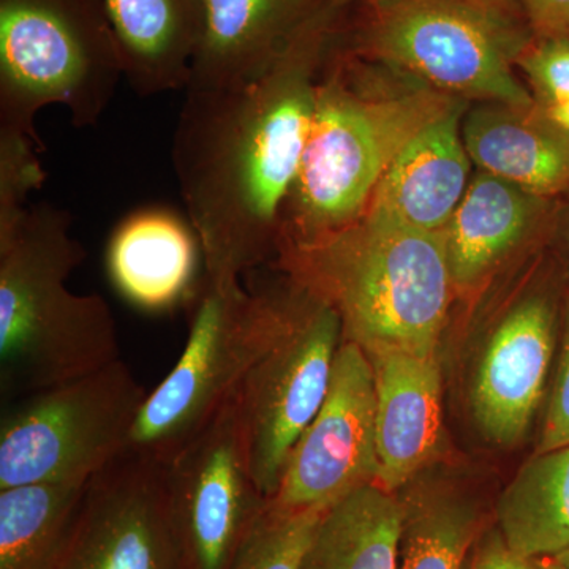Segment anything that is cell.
<instances>
[{"label": "cell", "mask_w": 569, "mask_h": 569, "mask_svg": "<svg viewBox=\"0 0 569 569\" xmlns=\"http://www.w3.org/2000/svg\"><path fill=\"white\" fill-rule=\"evenodd\" d=\"M337 11L325 0L250 84L186 91L171 157L212 279H241L279 253Z\"/></svg>", "instance_id": "1"}, {"label": "cell", "mask_w": 569, "mask_h": 569, "mask_svg": "<svg viewBox=\"0 0 569 569\" xmlns=\"http://www.w3.org/2000/svg\"><path fill=\"white\" fill-rule=\"evenodd\" d=\"M277 264L335 307L343 340L367 355L437 353L455 288L445 231L367 208L342 230L283 250Z\"/></svg>", "instance_id": "2"}, {"label": "cell", "mask_w": 569, "mask_h": 569, "mask_svg": "<svg viewBox=\"0 0 569 569\" xmlns=\"http://www.w3.org/2000/svg\"><path fill=\"white\" fill-rule=\"evenodd\" d=\"M377 84L373 70L347 56L321 69L301 168L280 212L279 253L355 222L408 142L462 103L427 84Z\"/></svg>", "instance_id": "3"}, {"label": "cell", "mask_w": 569, "mask_h": 569, "mask_svg": "<svg viewBox=\"0 0 569 569\" xmlns=\"http://www.w3.org/2000/svg\"><path fill=\"white\" fill-rule=\"evenodd\" d=\"M84 258L71 236V213L51 203L29 206L17 230L0 242L3 406L121 359L108 302L67 288Z\"/></svg>", "instance_id": "4"}, {"label": "cell", "mask_w": 569, "mask_h": 569, "mask_svg": "<svg viewBox=\"0 0 569 569\" xmlns=\"http://www.w3.org/2000/svg\"><path fill=\"white\" fill-rule=\"evenodd\" d=\"M121 78L103 0H0V132L41 144L36 119L51 104L97 126Z\"/></svg>", "instance_id": "5"}, {"label": "cell", "mask_w": 569, "mask_h": 569, "mask_svg": "<svg viewBox=\"0 0 569 569\" xmlns=\"http://www.w3.org/2000/svg\"><path fill=\"white\" fill-rule=\"evenodd\" d=\"M187 305L186 348L149 392L127 448L163 463L216 418L272 346L283 320V287L249 290L241 279L204 274Z\"/></svg>", "instance_id": "6"}, {"label": "cell", "mask_w": 569, "mask_h": 569, "mask_svg": "<svg viewBox=\"0 0 569 569\" xmlns=\"http://www.w3.org/2000/svg\"><path fill=\"white\" fill-rule=\"evenodd\" d=\"M148 392L129 366L112 365L3 406L0 490L91 481L129 448Z\"/></svg>", "instance_id": "7"}, {"label": "cell", "mask_w": 569, "mask_h": 569, "mask_svg": "<svg viewBox=\"0 0 569 569\" xmlns=\"http://www.w3.org/2000/svg\"><path fill=\"white\" fill-rule=\"evenodd\" d=\"M533 40L515 20L463 0H388L361 52L459 100L529 104L533 93L512 66Z\"/></svg>", "instance_id": "8"}, {"label": "cell", "mask_w": 569, "mask_h": 569, "mask_svg": "<svg viewBox=\"0 0 569 569\" xmlns=\"http://www.w3.org/2000/svg\"><path fill=\"white\" fill-rule=\"evenodd\" d=\"M342 342L335 307L288 277L279 335L236 392L250 470L268 500L296 441L323 406Z\"/></svg>", "instance_id": "9"}, {"label": "cell", "mask_w": 569, "mask_h": 569, "mask_svg": "<svg viewBox=\"0 0 569 569\" xmlns=\"http://www.w3.org/2000/svg\"><path fill=\"white\" fill-rule=\"evenodd\" d=\"M164 467L187 569H228L271 501L252 477L236 395Z\"/></svg>", "instance_id": "10"}, {"label": "cell", "mask_w": 569, "mask_h": 569, "mask_svg": "<svg viewBox=\"0 0 569 569\" xmlns=\"http://www.w3.org/2000/svg\"><path fill=\"white\" fill-rule=\"evenodd\" d=\"M376 376L369 356L343 340L323 406L296 441L277 507L326 509L378 479Z\"/></svg>", "instance_id": "11"}, {"label": "cell", "mask_w": 569, "mask_h": 569, "mask_svg": "<svg viewBox=\"0 0 569 569\" xmlns=\"http://www.w3.org/2000/svg\"><path fill=\"white\" fill-rule=\"evenodd\" d=\"M58 569H187L164 463L127 449L96 475Z\"/></svg>", "instance_id": "12"}, {"label": "cell", "mask_w": 569, "mask_h": 569, "mask_svg": "<svg viewBox=\"0 0 569 569\" xmlns=\"http://www.w3.org/2000/svg\"><path fill=\"white\" fill-rule=\"evenodd\" d=\"M567 291L561 274L520 299L490 336L479 361L471 406L481 432L500 447L523 440L548 395Z\"/></svg>", "instance_id": "13"}, {"label": "cell", "mask_w": 569, "mask_h": 569, "mask_svg": "<svg viewBox=\"0 0 569 569\" xmlns=\"http://www.w3.org/2000/svg\"><path fill=\"white\" fill-rule=\"evenodd\" d=\"M325 0H201L187 89L250 84L271 69Z\"/></svg>", "instance_id": "14"}, {"label": "cell", "mask_w": 569, "mask_h": 569, "mask_svg": "<svg viewBox=\"0 0 569 569\" xmlns=\"http://www.w3.org/2000/svg\"><path fill=\"white\" fill-rule=\"evenodd\" d=\"M367 356L376 376L377 485L397 493L440 447V366L436 353L380 351Z\"/></svg>", "instance_id": "15"}, {"label": "cell", "mask_w": 569, "mask_h": 569, "mask_svg": "<svg viewBox=\"0 0 569 569\" xmlns=\"http://www.w3.org/2000/svg\"><path fill=\"white\" fill-rule=\"evenodd\" d=\"M462 134L479 171L546 200L569 193V130L537 100L481 103L463 119Z\"/></svg>", "instance_id": "16"}, {"label": "cell", "mask_w": 569, "mask_h": 569, "mask_svg": "<svg viewBox=\"0 0 569 569\" xmlns=\"http://www.w3.org/2000/svg\"><path fill=\"white\" fill-rule=\"evenodd\" d=\"M200 239L189 219L163 208L130 213L112 231L107 271L112 284L134 307L167 312L189 302L200 280Z\"/></svg>", "instance_id": "17"}, {"label": "cell", "mask_w": 569, "mask_h": 569, "mask_svg": "<svg viewBox=\"0 0 569 569\" xmlns=\"http://www.w3.org/2000/svg\"><path fill=\"white\" fill-rule=\"evenodd\" d=\"M463 104L430 122L396 157L369 209L426 231H445L470 183Z\"/></svg>", "instance_id": "18"}, {"label": "cell", "mask_w": 569, "mask_h": 569, "mask_svg": "<svg viewBox=\"0 0 569 569\" xmlns=\"http://www.w3.org/2000/svg\"><path fill=\"white\" fill-rule=\"evenodd\" d=\"M556 211L557 200L479 171L445 228L455 287H473L531 234L552 231Z\"/></svg>", "instance_id": "19"}, {"label": "cell", "mask_w": 569, "mask_h": 569, "mask_svg": "<svg viewBox=\"0 0 569 569\" xmlns=\"http://www.w3.org/2000/svg\"><path fill=\"white\" fill-rule=\"evenodd\" d=\"M123 78L138 96L183 91L201 31V0H103Z\"/></svg>", "instance_id": "20"}, {"label": "cell", "mask_w": 569, "mask_h": 569, "mask_svg": "<svg viewBox=\"0 0 569 569\" xmlns=\"http://www.w3.org/2000/svg\"><path fill=\"white\" fill-rule=\"evenodd\" d=\"M403 505L377 482L325 509L301 569H396Z\"/></svg>", "instance_id": "21"}, {"label": "cell", "mask_w": 569, "mask_h": 569, "mask_svg": "<svg viewBox=\"0 0 569 569\" xmlns=\"http://www.w3.org/2000/svg\"><path fill=\"white\" fill-rule=\"evenodd\" d=\"M89 482L0 490V569H58L80 522Z\"/></svg>", "instance_id": "22"}, {"label": "cell", "mask_w": 569, "mask_h": 569, "mask_svg": "<svg viewBox=\"0 0 569 569\" xmlns=\"http://www.w3.org/2000/svg\"><path fill=\"white\" fill-rule=\"evenodd\" d=\"M498 531L527 560L569 548V445L535 452L497 503Z\"/></svg>", "instance_id": "23"}, {"label": "cell", "mask_w": 569, "mask_h": 569, "mask_svg": "<svg viewBox=\"0 0 569 569\" xmlns=\"http://www.w3.org/2000/svg\"><path fill=\"white\" fill-rule=\"evenodd\" d=\"M403 505L396 569H466L477 542L478 509L449 489H419Z\"/></svg>", "instance_id": "24"}, {"label": "cell", "mask_w": 569, "mask_h": 569, "mask_svg": "<svg viewBox=\"0 0 569 569\" xmlns=\"http://www.w3.org/2000/svg\"><path fill=\"white\" fill-rule=\"evenodd\" d=\"M325 509H288L269 501L228 569H301Z\"/></svg>", "instance_id": "25"}, {"label": "cell", "mask_w": 569, "mask_h": 569, "mask_svg": "<svg viewBox=\"0 0 569 569\" xmlns=\"http://www.w3.org/2000/svg\"><path fill=\"white\" fill-rule=\"evenodd\" d=\"M43 146L26 134L0 132V242L17 230L29 197L47 181L39 159Z\"/></svg>", "instance_id": "26"}, {"label": "cell", "mask_w": 569, "mask_h": 569, "mask_svg": "<svg viewBox=\"0 0 569 569\" xmlns=\"http://www.w3.org/2000/svg\"><path fill=\"white\" fill-rule=\"evenodd\" d=\"M516 63L542 108L569 102V41L533 40Z\"/></svg>", "instance_id": "27"}, {"label": "cell", "mask_w": 569, "mask_h": 569, "mask_svg": "<svg viewBox=\"0 0 569 569\" xmlns=\"http://www.w3.org/2000/svg\"><path fill=\"white\" fill-rule=\"evenodd\" d=\"M569 445V288L561 312L559 350H557L556 372L550 387L541 437L535 452Z\"/></svg>", "instance_id": "28"}, {"label": "cell", "mask_w": 569, "mask_h": 569, "mask_svg": "<svg viewBox=\"0 0 569 569\" xmlns=\"http://www.w3.org/2000/svg\"><path fill=\"white\" fill-rule=\"evenodd\" d=\"M535 40L569 41V0H522Z\"/></svg>", "instance_id": "29"}, {"label": "cell", "mask_w": 569, "mask_h": 569, "mask_svg": "<svg viewBox=\"0 0 569 569\" xmlns=\"http://www.w3.org/2000/svg\"><path fill=\"white\" fill-rule=\"evenodd\" d=\"M466 569H542L541 563L512 552L498 529L482 535L468 556Z\"/></svg>", "instance_id": "30"}, {"label": "cell", "mask_w": 569, "mask_h": 569, "mask_svg": "<svg viewBox=\"0 0 569 569\" xmlns=\"http://www.w3.org/2000/svg\"><path fill=\"white\" fill-rule=\"evenodd\" d=\"M552 233L559 239L561 258H563V277L569 274V193L557 200ZM569 288V284H568Z\"/></svg>", "instance_id": "31"}, {"label": "cell", "mask_w": 569, "mask_h": 569, "mask_svg": "<svg viewBox=\"0 0 569 569\" xmlns=\"http://www.w3.org/2000/svg\"><path fill=\"white\" fill-rule=\"evenodd\" d=\"M463 2L490 11V13H496L498 17L509 18V20L516 21V18L518 20L520 17L526 18L522 0H463Z\"/></svg>", "instance_id": "32"}, {"label": "cell", "mask_w": 569, "mask_h": 569, "mask_svg": "<svg viewBox=\"0 0 569 569\" xmlns=\"http://www.w3.org/2000/svg\"><path fill=\"white\" fill-rule=\"evenodd\" d=\"M541 563L542 569H569V548L550 559L537 560Z\"/></svg>", "instance_id": "33"}, {"label": "cell", "mask_w": 569, "mask_h": 569, "mask_svg": "<svg viewBox=\"0 0 569 569\" xmlns=\"http://www.w3.org/2000/svg\"><path fill=\"white\" fill-rule=\"evenodd\" d=\"M539 107H541V104H539ZM542 110L548 112L550 118L556 119L557 122H560L561 126L567 127L569 130V102L557 104V107L552 108H542Z\"/></svg>", "instance_id": "34"}, {"label": "cell", "mask_w": 569, "mask_h": 569, "mask_svg": "<svg viewBox=\"0 0 569 569\" xmlns=\"http://www.w3.org/2000/svg\"><path fill=\"white\" fill-rule=\"evenodd\" d=\"M332 3H336L339 9H342L343 6H347V3L351 2H367L370 3V6L376 9V7L383 6V3H387L388 0H331Z\"/></svg>", "instance_id": "35"}]
</instances>
